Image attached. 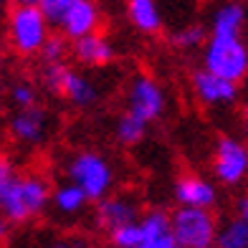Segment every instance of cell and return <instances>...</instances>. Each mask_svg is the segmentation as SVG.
<instances>
[{"label":"cell","instance_id":"7402d4cb","mask_svg":"<svg viewBox=\"0 0 248 248\" xmlns=\"http://www.w3.org/2000/svg\"><path fill=\"white\" fill-rule=\"evenodd\" d=\"M8 99L16 109H23V107H33L38 104V86L36 81L31 78H16L8 89Z\"/></svg>","mask_w":248,"mask_h":248},{"label":"cell","instance_id":"52a82bcc","mask_svg":"<svg viewBox=\"0 0 248 248\" xmlns=\"http://www.w3.org/2000/svg\"><path fill=\"white\" fill-rule=\"evenodd\" d=\"M213 175L225 187H238L248 175V147L246 142L223 134L213 150Z\"/></svg>","mask_w":248,"mask_h":248},{"label":"cell","instance_id":"5bb4252c","mask_svg":"<svg viewBox=\"0 0 248 248\" xmlns=\"http://www.w3.org/2000/svg\"><path fill=\"white\" fill-rule=\"evenodd\" d=\"M71 107L76 109H92L99 104L101 99V89L96 84V78L86 71L78 69H66L63 74V84H61V94Z\"/></svg>","mask_w":248,"mask_h":248},{"label":"cell","instance_id":"f1b7e54d","mask_svg":"<svg viewBox=\"0 0 248 248\" xmlns=\"http://www.w3.org/2000/svg\"><path fill=\"white\" fill-rule=\"evenodd\" d=\"M8 3H13V5H36L38 0H8Z\"/></svg>","mask_w":248,"mask_h":248},{"label":"cell","instance_id":"9a60e30c","mask_svg":"<svg viewBox=\"0 0 248 248\" xmlns=\"http://www.w3.org/2000/svg\"><path fill=\"white\" fill-rule=\"evenodd\" d=\"M246 33V5L243 0H223L213 8L208 36H243Z\"/></svg>","mask_w":248,"mask_h":248},{"label":"cell","instance_id":"277c9868","mask_svg":"<svg viewBox=\"0 0 248 248\" xmlns=\"http://www.w3.org/2000/svg\"><path fill=\"white\" fill-rule=\"evenodd\" d=\"M202 69L241 84L248 76V46L243 36H208L202 43Z\"/></svg>","mask_w":248,"mask_h":248},{"label":"cell","instance_id":"e0dca14e","mask_svg":"<svg viewBox=\"0 0 248 248\" xmlns=\"http://www.w3.org/2000/svg\"><path fill=\"white\" fill-rule=\"evenodd\" d=\"M127 18L134 31L157 36L167 26L162 0H127Z\"/></svg>","mask_w":248,"mask_h":248},{"label":"cell","instance_id":"6da1fadb","mask_svg":"<svg viewBox=\"0 0 248 248\" xmlns=\"http://www.w3.org/2000/svg\"><path fill=\"white\" fill-rule=\"evenodd\" d=\"M51 183L41 172H23L10 157H0V216L26 223L48 208Z\"/></svg>","mask_w":248,"mask_h":248},{"label":"cell","instance_id":"44dd1931","mask_svg":"<svg viewBox=\"0 0 248 248\" xmlns=\"http://www.w3.org/2000/svg\"><path fill=\"white\" fill-rule=\"evenodd\" d=\"M208 38V28L198 23V20H187L172 33V46L180 51H198L202 48V43Z\"/></svg>","mask_w":248,"mask_h":248},{"label":"cell","instance_id":"cb8c5ba5","mask_svg":"<svg viewBox=\"0 0 248 248\" xmlns=\"http://www.w3.org/2000/svg\"><path fill=\"white\" fill-rule=\"evenodd\" d=\"M140 223L137 220H132V223H124L119 225V228L114 231H109V241L114 248H134V246H140Z\"/></svg>","mask_w":248,"mask_h":248},{"label":"cell","instance_id":"3957f363","mask_svg":"<svg viewBox=\"0 0 248 248\" xmlns=\"http://www.w3.org/2000/svg\"><path fill=\"white\" fill-rule=\"evenodd\" d=\"M66 177L76 187H81V193L89 198V202H96L104 195L114 190L117 183V170L111 160L99 152V150H78L66 160Z\"/></svg>","mask_w":248,"mask_h":248},{"label":"cell","instance_id":"83f0119b","mask_svg":"<svg viewBox=\"0 0 248 248\" xmlns=\"http://www.w3.org/2000/svg\"><path fill=\"white\" fill-rule=\"evenodd\" d=\"M8 233H10V223H8L3 216H0V243L8 238Z\"/></svg>","mask_w":248,"mask_h":248},{"label":"cell","instance_id":"4316f807","mask_svg":"<svg viewBox=\"0 0 248 248\" xmlns=\"http://www.w3.org/2000/svg\"><path fill=\"white\" fill-rule=\"evenodd\" d=\"M235 216L248 218V200L246 198H238V202H235Z\"/></svg>","mask_w":248,"mask_h":248},{"label":"cell","instance_id":"8992f818","mask_svg":"<svg viewBox=\"0 0 248 248\" xmlns=\"http://www.w3.org/2000/svg\"><path fill=\"white\" fill-rule=\"evenodd\" d=\"M127 111L147 124L160 122L167 111L165 86L150 74H134L127 86Z\"/></svg>","mask_w":248,"mask_h":248},{"label":"cell","instance_id":"603a6c76","mask_svg":"<svg viewBox=\"0 0 248 248\" xmlns=\"http://www.w3.org/2000/svg\"><path fill=\"white\" fill-rule=\"evenodd\" d=\"M71 41H66L63 36H48V41L43 43V48H41V59L43 63H66V56L71 53V46H69Z\"/></svg>","mask_w":248,"mask_h":248},{"label":"cell","instance_id":"1f68e13d","mask_svg":"<svg viewBox=\"0 0 248 248\" xmlns=\"http://www.w3.org/2000/svg\"><path fill=\"white\" fill-rule=\"evenodd\" d=\"M0 71H3V48H0Z\"/></svg>","mask_w":248,"mask_h":248},{"label":"cell","instance_id":"30bf717a","mask_svg":"<svg viewBox=\"0 0 248 248\" xmlns=\"http://www.w3.org/2000/svg\"><path fill=\"white\" fill-rule=\"evenodd\" d=\"M66 41H76L81 36L101 31V8L96 0H74V3L63 10L61 20L56 23Z\"/></svg>","mask_w":248,"mask_h":248},{"label":"cell","instance_id":"d6986e66","mask_svg":"<svg viewBox=\"0 0 248 248\" xmlns=\"http://www.w3.org/2000/svg\"><path fill=\"white\" fill-rule=\"evenodd\" d=\"M213 248H248V218L233 216L225 223H218Z\"/></svg>","mask_w":248,"mask_h":248},{"label":"cell","instance_id":"2e32d148","mask_svg":"<svg viewBox=\"0 0 248 248\" xmlns=\"http://www.w3.org/2000/svg\"><path fill=\"white\" fill-rule=\"evenodd\" d=\"M137 223H140V235H142L140 248H177L170 231V213L147 210L144 216L137 218Z\"/></svg>","mask_w":248,"mask_h":248},{"label":"cell","instance_id":"d4e9b609","mask_svg":"<svg viewBox=\"0 0 248 248\" xmlns=\"http://www.w3.org/2000/svg\"><path fill=\"white\" fill-rule=\"evenodd\" d=\"M69 66L66 63H43V71H41V86L46 89L48 94L59 96L61 94V84H63V74Z\"/></svg>","mask_w":248,"mask_h":248},{"label":"cell","instance_id":"7c38bea8","mask_svg":"<svg viewBox=\"0 0 248 248\" xmlns=\"http://www.w3.org/2000/svg\"><path fill=\"white\" fill-rule=\"evenodd\" d=\"M71 56L84 69H101V66H109L114 61V43L101 31H96L71 41Z\"/></svg>","mask_w":248,"mask_h":248},{"label":"cell","instance_id":"d6a6232c","mask_svg":"<svg viewBox=\"0 0 248 248\" xmlns=\"http://www.w3.org/2000/svg\"><path fill=\"white\" fill-rule=\"evenodd\" d=\"M177 248H180V246H177Z\"/></svg>","mask_w":248,"mask_h":248},{"label":"cell","instance_id":"5b68a950","mask_svg":"<svg viewBox=\"0 0 248 248\" xmlns=\"http://www.w3.org/2000/svg\"><path fill=\"white\" fill-rule=\"evenodd\" d=\"M216 228H218V218L208 208L177 205V210L170 216V231H172L175 246L180 248H213Z\"/></svg>","mask_w":248,"mask_h":248},{"label":"cell","instance_id":"ac0fdd59","mask_svg":"<svg viewBox=\"0 0 248 248\" xmlns=\"http://www.w3.org/2000/svg\"><path fill=\"white\" fill-rule=\"evenodd\" d=\"M48 205H53L59 218H78L89 205V198L81 193V187H76L74 183H61L59 187H51V200Z\"/></svg>","mask_w":248,"mask_h":248},{"label":"cell","instance_id":"7a4b0ae2","mask_svg":"<svg viewBox=\"0 0 248 248\" xmlns=\"http://www.w3.org/2000/svg\"><path fill=\"white\" fill-rule=\"evenodd\" d=\"M53 33L51 20L38 5H13L5 16V41L16 56L33 59Z\"/></svg>","mask_w":248,"mask_h":248},{"label":"cell","instance_id":"9c48e42d","mask_svg":"<svg viewBox=\"0 0 248 248\" xmlns=\"http://www.w3.org/2000/svg\"><path fill=\"white\" fill-rule=\"evenodd\" d=\"M190 89H193L195 101L205 109H228L238 101L241 94V84L228 81L208 69H198L190 76Z\"/></svg>","mask_w":248,"mask_h":248},{"label":"cell","instance_id":"4dcf8cb0","mask_svg":"<svg viewBox=\"0 0 248 248\" xmlns=\"http://www.w3.org/2000/svg\"><path fill=\"white\" fill-rule=\"evenodd\" d=\"M5 5H8V0H0V16L5 13Z\"/></svg>","mask_w":248,"mask_h":248},{"label":"cell","instance_id":"ffe728a7","mask_svg":"<svg viewBox=\"0 0 248 248\" xmlns=\"http://www.w3.org/2000/svg\"><path fill=\"white\" fill-rule=\"evenodd\" d=\"M147 132H150V124L142 122L140 117L129 114V111L119 114L117 122H114V140L119 144H124V147H134V144L144 142Z\"/></svg>","mask_w":248,"mask_h":248},{"label":"cell","instance_id":"ba28073f","mask_svg":"<svg viewBox=\"0 0 248 248\" xmlns=\"http://www.w3.org/2000/svg\"><path fill=\"white\" fill-rule=\"evenodd\" d=\"M51 132H53V117L41 104L16 109V114L10 117V137L20 147H41V144L48 142Z\"/></svg>","mask_w":248,"mask_h":248},{"label":"cell","instance_id":"8fae6325","mask_svg":"<svg viewBox=\"0 0 248 248\" xmlns=\"http://www.w3.org/2000/svg\"><path fill=\"white\" fill-rule=\"evenodd\" d=\"M140 218V200L132 193H109L96 200V223L107 233Z\"/></svg>","mask_w":248,"mask_h":248},{"label":"cell","instance_id":"484cf974","mask_svg":"<svg viewBox=\"0 0 248 248\" xmlns=\"http://www.w3.org/2000/svg\"><path fill=\"white\" fill-rule=\"evenodd\" d=\"M74 3V0H38V8L43 10V16H46L48 20H51V26H56L61 20V16H63V10L69 8Z\"/></svg>","mask_w":248,"mask_h":248},{"label":"cell","instance_id":"f546056e","mask_svg":"<svg viewBox=\"0 0 248 248\" xmlns=\"http://www.w3.org/2000/svg\"><path fill=\"white\" fill-rule=\"evenodd\" d=\"M51 248H76L74 243H56V246H51Z\"/></svg>","mask_w":248,"mask_h":248},{"label":"cell","instance_id":"4fadbf2b","mask_svg":"<svg viewBox=\"0 0 248 248\" xmlns=\"http://www.w3.org/2000/svg\"><path fill=\"white\" fill-rule=\"evenodd\" d=\"M175 200L177 205H187V208H208L213 210L218 202V187L213 180L202 177V175H183L175 183Z\"/></svg>","mask_w":248,"mask_h":248}]
</instances>
